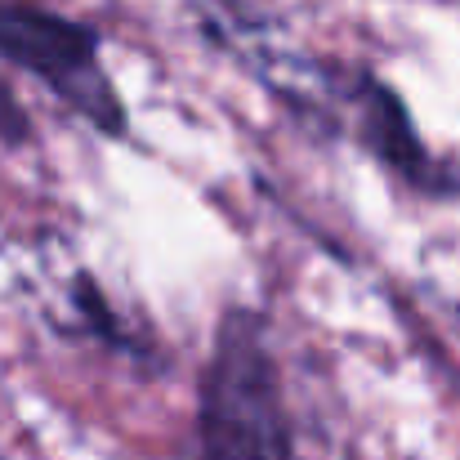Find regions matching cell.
<instances>
[{
  "label": "cell",
  "instance_id": "cell-1",
  "mask_svg": "<svg viewBox=\"0 0 460 460\" xmlns=\"http://www.w3.org/2000/svg\"><path fill=\"white\" fill-rule=\"evenodd\" d=\"M183 460H296L269 326L251 308L219 322Z\"/></svg>",
  "mask_w": 460,
  "mask_h": 460
},
{
  "label": "cell",
  "instance_id": "cell-2",
  "mask_svg": "<svg viewBox=\"0 0 460 460\" xmlns=\"http://www.w3.org/2000/svg\"><path fill=\"white\" fill-rule=\"evenodd\" d=\"M0 58L31 72L40 85H49L67 108H76L99 130L108 135L126 130L121 99L99 63V36L85 22L0 0Z\"/></svg>",
  "mask_w": 460,
  "mask_h": 460
},
{
  "label": "cell",
  "instance_id": "cell-3",
  "mask_svg": "<svg viewBox=\"0 0 460 460\" xmlns=\"http://www.w3.org/2000/svg\"><path fill=\"white\" fill-rule=\"evenodd\" d=\"M0 130L9 135V139H18L22 135V126H18V108H13V99L0 90Z\"/></svg>",
  "mask_w": 460,
  "mask_h": 460
}]
</instances>
